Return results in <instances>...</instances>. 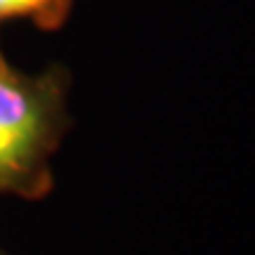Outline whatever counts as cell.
<instances>
[{"mask_svg":"<svg viewBox=\"0 0 255 255\" xmlns=\"http://www.w3.org/2000/svg\"><path fill=\"white\" fill-rule=\"evenodd\" d=\"M73 0H0V24L28 19L43 31H57L66 24Z\"/></svg>","mask_w":255,"mask_h":255,"instance_id":"cell-2","label":"cell"},{"mask_svg":"<svg viewBox=\"0 0 255 255\" xmlns=\"http://www.w3.org/2000/svg\"><path fill=\"white\" fill-rule=\"evenodd\" d=\"M69 76L24 73L0 55V194L40 199L52 189L50 158L69 126Z\"/></svg>","mask_w":255,"mask_h":255,"instance_id":"cell-1","label":"cell"}]
</instances>
